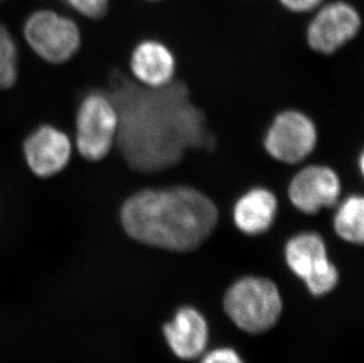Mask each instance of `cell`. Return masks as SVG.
<instances>
[{
  "label": "cell",
  "mask_w": 364,
  "mask_h": 363,
  "mask_svg": "<svg viewBox=\"0 0 364 363\" xmlns=\"http://www.w3.org/2000/svg\"><path fill=\"white\" fill-rule=\"evenodd\" d=\"M110 84L107 95L118 113L116 145L134 172H163L178 164L190 149L215 143L205 115L191 102L182 80L149 88L116 71Z\"/></svg>",
  "instance_id": "cell-1"
},
{
  "label": "cell",
  "mask_w": 364,
  "mask_h": 363,
  "mask_svg": "<svg viewBox=\"0 0 364 363\" xmlns=\"http://www.w3.org/2000/svg\"><path fill=\"white\" fill-rule=\"evenodd\" d=\"M121 222L137 242L186 253L209 238L218 223V209L205 194L186 185L145 189L123 203Z\"/></svg>",
  "instance_id": "cell-2"
},
{
  "label": "cell",
  "mask_w": 364,
  "mask_h": 363,
  "mask_svg": "<svg viewBox=\"0 0 364 363\" xmlns=\"http://www.w3.org/2000/svg\"><path fill=\"white\" fill-rule=\"evenodd\" d=\"M282 309L279 288L268 278H241L224 296L228 316L238 328L250 334L268 332L279 321Z\"/></svg>",
  "instance_id": "cell-3"
},
{
  "label": "cell",
  "mask_w": 364,
  "mask_h": 363,
  "mask_svg": "<svg viewBox=\"0 0 364 363\" xmlns=\"http://www.w3.org/2000/svg\"><path fill=\"white\" fill-rule=\"evenodd\" d=\"M118 113L107 93H87L77 111L76 147L86 161L100 162L116 145Z\"/></svg>",
  "instance_id": "cell-4"
},
{
  "label": "cell",
  "mask_w": 364,
  "mask_h": 363,
  "mask_svg": "<svg viewBox=\"0 0 364 363\" xmlns=\"http://www.w3.org/2000/svg\"><path fill=\"white\" fill-rule=\"evenodd\" d=\"M24 36L32 51L51 64L70 60L82 41L75 21L50 10L32 14L25 23Z\"/></svg>",
  "instance_id": "cell-5"
},
{
  "label": "cell",
  "mask_w": 364,
  "mask_h": 363,
  "mask_svg": "<svg viewBox=\"0 0 364 363\" xmlns=\"http://www.w3.org/2000/svg\"><path fill=\"white\" fill-rule=\"evenodd\" d=\"M284 256L290 270L306 282L315 296L328 294L336 287L338 271L318 233H301L291 237L285 244Z\"/></svg>",
  "instance_id": "cell-6"
},
{
  "label": "cell",
  "mask_w": 364,
  "mask_h": 363,
  "mask_svg": "<svg viewBox=\"0 0 364 363\" xmlns=\"http://www.w3.org/2000/svg\"><path fill=\"white\" fill-rule=\"evenodd\" d=\"M317 142L318 132L314 120L299 110H285L269 127L264 147L276 161L299 164L313 154Z\"/></svg>",
  "instance_id": "cell-7"
},
{
  "label": "cell",
  "mask_w": 364,
  "mask_h": 363,
  "mask_svg": "<svg viewBox=\"0 0 364 363\" xmlns=\"http://www.w3.org/2000/svg\"><path fill=\"white\" fill-rule=\"evenodd\" d=\"M358 11L346 1H333L322 7L308 26L306 41L321 55H333L361 31Z\"/></svg>",
  "instance_id": "cell-8"
},
{
  "label": "cell",
  "mask_w": 364,
  "mask_h": 363,
  "mask_svg": "<svg viewBox=\"0 0 364 363\" xmlns=\"http://www.w3.org/2000/svg\"><path fill=\"white\" fill-rule=\"evenodd\" d=\"M342 184L337 172L326 165H309L297 172L290 182L288 196L301 213L315 215L335 206L341 197Z\"/></svg>",
  "instance_id": "cell-9"
},
{
  "label": "cell",
  "mask_w": 364,
  "mask_h": 363,
  "mask_svg": "<svg viewBox=\"0 0 364 363\" xmlns=\"http://www.w3.org/2000/svg\"><path fill=\"white\" fill-rule=\"evenodd\" d=\"M73 154L69 135L53 125H41L24 142L25 161L36 176L48 179L63 172Z\"/></svg>",
  "instance_id": "cell-10"
},
{
  "label": "cell",
  "mask_w": 364,
  "mask_h": 363,
  "mask_svg": "<svg viewBox=\"0 0 364 363\" xmlns=\"http://www.w3.org/2000/svg\"><path fill=\"white\" fill-rule=\"evenodd\" d=\"M163 332L172 353L182 360H193L200 357L209 341L206 320L191 307L179 309L173 319L165 323Z\"/></svg>",
  "instance_id": "cell-11"
},
{
  "label": "cell",
  "mask_w": 364,
  "mask_h": 363,
  "mask_svg": "<svg viewBox=\"0 0 364 363\" xmlns=\"http://www.w3.org/2000/svg\"><path fill=\"white\" fill-rule=\"evenodd\" d=\"M130 69L141 85L162 88L175 78V56L161 41H141L132 51Z\"/></svg>",
  "instance_id": "cell-12"
},
{
  "label": "cell",
  "mask_w": 364,
  "mask_h": 363,
  "mask_svg": "<svg viewBox=\"0 0 364 363\" xmlns=\"http://www.w3.org/2000/svg\"><path fill=\"white\" fill-rule=\"evenodd\" d=\"M279 211V201L275 194L257 186L244 192L236 201L232 210L235 226L247 236H258L267 233L275 222Z\"/></svg>",
  "instance_id": "cell-13"
},
{
  "label": "cell",
  "mask_w": 364,
  "mask_h": 363,
  "mask_svg": "<svg viewBox=\"0 0 364 363\" xmlns=\"http://www.w3.org/2000/svg\"><path fill=\"white\" fill-rule=\"evenodd\" d=\"M333 229L349 243L362 244L364 241V199L354 194L348 196L337 208L333 217Z\"/></svg>",
  "instance_id": "cell-14"
},
{
  "label": "cell",
  "mask_w": 364,
  "mask_h": 363,
  "mask_svg": "<svg viewBox=\"0 0 364 363\" xmlns=\"http://www.w3.org/2000/svg\"><path fill=\"white\" fill-rule=\"evenodd\" d=\"M18 79V48L10 31L0 24V89H11Z\"/></svg>",
  "instance_id": "cell-15"
},
{
  "label": "cell",
  "mask_w": 364,
  "mask_h": 363,
  "mask_svg": "<svg viewBox=\"0 0 364 363\" xmlns=\"http://www.w3.org/2000/svg\"><path fill=\"white\" fill-rule=\"evenodd\" d=\"M68 3L78 14L92 19L103 17L109 9V0H68Z\"/></svg>",
  "instance_id": "cell-16"
},
{
  "label": "cell",
  "mask_w": 364,
  "mask_h": 363,
  "mask_svg": "<svg viewBox=\"0 0 364 363\" xmlns=\"http://www.w3.org/2000/svg\"><path fill=\"white\" fill-rule=\"evenodd\" d=\"M200 363H244V361L235 349L217 348L205 354Z\"/></svg>",
  "instance_id": "cell-17"
},
{
  "label": "cell",
  "mask_w": 364,
  "mask_h": 363,
  "mask_svg": "<svg viewBox=\"0 0 364 363\" xmlns=\"http://www.w3.org/2000/svg\"><path fill=\"white\" fill-rule=\"evenodd\" d=\"M323 0H279V3L287 10L296 12V14H304V12H310L320 6Z\"/></svg>",
  "instance_id": "cell-18"
},
{
  "label": "cell",
  "mask_w": 364,
  "mask_h": 363,
  "mask_svg": "<svg viewBox=\"0 0 364 363\" xmlns=\"http://www.w3.org/2000/svg\"><path fill=\"white\" fill-rule=\"evenodd\" d=\"M363 162H364L363 154H360V158H358V165H360V172H361V174H363V172H364Z\"/></svg>",
  "instance_id": "cell-19"
},
{
  "label": "cell",
  "mask_w": 364,
  "mask_h": 363,
  "mask_svg": "<svg viewBox=\"0 0 364 363\" xmlns=\"http://www.w3.org/2000/svg\"><path fill=\"white\" fill-rule=\"evenodd\" d=\"M152 1H156V0H152Z\"/></svg>",
  "instance_id": "cell-20"
}]
</instances>
